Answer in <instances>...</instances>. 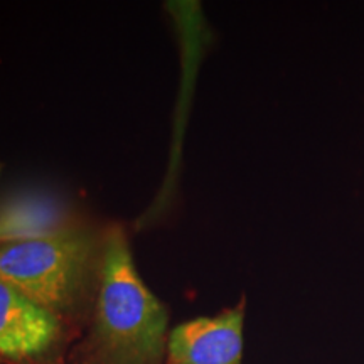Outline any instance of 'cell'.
Wrapping results in <instances>:
<instances>
[{"instance_id":"obj_5","label":"cell","mask_w":364,"mask_h":364,"mask_svg":"<svg viewBox=\"0 0 364 364\" xmlns=\"http://www.w3.org/2000/svg\"><path fill=\"white\" fill-rule=\"evenodd\" d=\"M61 332L56 314L0 282V358L26 361L53 348Z\"/></svg>"},{"instance_id":"obj_6","label":"cell","mask_w":364,"mask_h":364,"mask_svg":"<svg viewBox=\"0 0 364 364\" xmlns=\"http://www.w3.org/2000/svg\"><path fill=\"white\" fill-rule=\"evenodd\" d=\"M2 167H4V166H2V164H0V174H2Z\"/></svg>"},{"instance_id":"obj_1","label":"cell","mask_w":364,"mask_h":364,"mask_svg":"<svg viewBox=\"0 0 364 364\" xmlns=\"http://www.w3.org/2000/svg\"><path fill=\"white\" fill-rule=\"evenodd\" d=\"M167 311L136 272L120 225L103 233L95 338L110 364H156L167 348Z\"/></svg>"},{"instance_id":"obj_2","label":"cell","mask_w":364,"mask_h":364,"mask_svg":"<svg viewBox=\"0 0 364 364\" xmlns=\"http://www.w3.org/2000/svg\"><path fill=\"white\" fill-rule=\"evenodd\" d=\"M103 235L81 226L56 238L0 245V282L49 312H66L98 279Z\"/></svg>"},{"instance_id":"obj_3","label":"cell","mask_w":364,"mask_h":364,"mask_svg":"<svg viewBox=\"0 0 364 364\" xmlns=\"http://www.w3.org/2000/svg\"><path fill=\"white\" fill-rule=\"evenodd\" d=\"M243 304L215 317L182 322L167 338L169 364H241Z\"/></svg>"},{"instance_id":"obj_4","label":"cell","mask_w":364,"mask_h":364,"mask_svg":"<svg viewBox=\"0 0 364 364\" xmlns=\"http://www.w3.org/2000/svg\"><path fill=\"white\" fill-rule=\"evenodd\" d=\"M78 228L71 204L48 189H19L0 201V245L56 238Z\"/></svg>"}]
</instances>
